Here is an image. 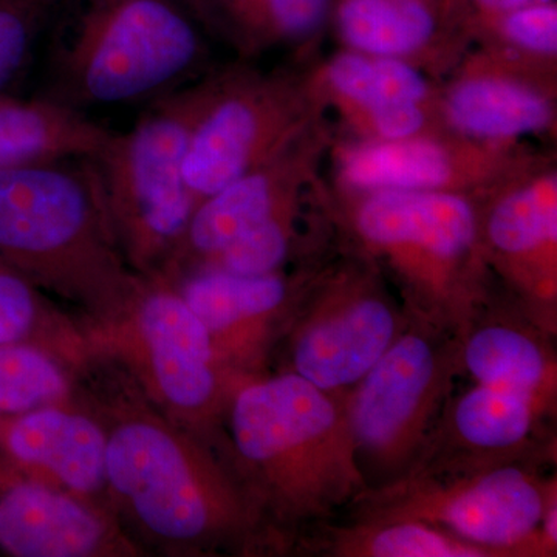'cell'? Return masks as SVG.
Segmentation results:
<instances>
[{"label": "cell", "instance_id": "cell-17", "mask_svg": "<svg viewBox=\"0 0 557 557\" xmlns=\"http://www.w3.org/2000/svg\"><path fill=\"white\" fill-rule=\"evenodd\" d=\"M448 115L479 138H515L548 126L553 110L537 91L502 78H471L450 91Z\"/></svg>", "mask_w": 557, "mask_h": 557}, {"label": "cell", "instance_id": "cell-24", "mask_svg": "<svg viewBox=\"0 0 557 557\" xmlns=\"http://www.w3.org/2000/svg\"><path fill=\"white\" fill-rule=\"evenodd\" d=\"M332 86L364 108L388 102H418L428 95V83L416 69L395 58L341 54L330 64Z\"/></svg>", "mask_w": 557, "mask_h": 557}, {"label": "cell", "instance_id": "cell-31", "mask_svg": "<svg viewBox=\"0 0 557 557\" xmlns=\"http://www.w3.org/2000/svg\"><path fill=\"white\" fill-rule=\"evenodd\" d=\"M369 112L373 126L388 141L412 138L424 124V113L418 102H388L370 108Z\"/></svg>", "mask_w": 557, "mask_h": 557}, {"label": "cell", "instance_id": "cell-27", "mask_svg": "<svg viewBox=\"0 0 557 557\" xmlns=\"http://www.w3.org/2000/svg\"><path fill=\"white\" fill-rule=\"evenodd\" d=\"M355 552L376 557H480L487 549L450 539L426 522L406 519L359 539Z\"/></svg>", "mask_w": 557, "mask_h": 557}, {"label": "cell", "instance_id": "cell-8", "mask_svg": "<svg viewBox=\"0 0 557 557\" xmlns=\"http://www.w3.org/2000/svg\"><path fill=\"white\" fill-rule=\"evenodd\" d=\"M399 336L397 313L375 292L339 289L300 324L293 372L322 391L357 386Z\"/></svg>", "mask_w": 557, "mask_h": 557}, {"label": "cell", "instance_id": "cell-7", "mask_svg": "<svg viewBox=\"0 0 557 557\" xmlns=\"http://www.w3.org/2000/svg\"><path fill=\"white\" fill-rule=\"evenodd\" d=\"M443 361L432 341L406 333L357 384L347 401L359 467L403 463L416 449L442 392Z\"/></svg>", "mask_w": 557, "mask_h": 557}, {"label": "cell", "instance_id": "cell-28", "mask_svg": "<svg viewBox=\"0 0 557 557\" xmlns=\"http://www.w3.org/2000/svg\"><path fill=\"white\" fill-rule=\"evenodd\" d=\"M49 9L36 0H0V98L11 97L27 72Z\"/></svg>", "mask_w": 557, "mask_h": 557}, {"label": "cell", "instance_id": "cell-15", "mask_svg": "<svg viewBox=\"0 0 557 557\" xmlns=\"http://www.w3.org/2000/svg\"><path fill=\"white\" fill-rule=\"evenodd\" d=\"M112 134L86 113L39 97L0 98V170L62 159H94Z\"/></svg>", "mask_w": 557, "mask_h": 557}, {"label": "cell", "instance_id": "cell-6", "mask_svg": "<svg viewBox=\"0 0 557 557\" xmlns=\"http://www.w3.org/2000/svg\"><path fill=\"white\" fill-rule=\"evenodd\" d=\"M292 94L256 76L215 78L183 164L196 205L285 150L292 137Z\"/></svg>", "mask_w": 557, "mask_h": 557}, {"label": "cell", "instance_id": "cell-22", "mask_svg": "<svg viewBox=\"0 0 557 557\" xmlns=\"http://www.w3.org/2000/svg\"><path fill=\"white\" fill-rule=\"evenodd\" d=\"M491 244L508 256H527L557 240V182L537 180L505 197L487 220Z\"/></svg>", "mask_w": 557, "mask_h": 557}, {"label": "cell", "instance_id": "cell-12", "mask_svg": "<svg viewBox=\"0 0 557 557\" xmlns=\"http://www.w3.org/2000/svg\"><path fill=\"white\" fill-rule=\"evenodd\" d=\"M139 330L160 391L180 409H199L215 391L214 341L180 293L156 289L139 304Z\"/></svg>", "mask_w": 557, "mask_h": 557}, {"label": "cell", "instance_id": "cell-19", "mask_svg": "<svg viewBox=\"0 0 557 557\" xmlns=\"http://www.w3.org/2000/svg\"><path fill=\"white\" fill-rule=\"evenodd\" d=\"M338 27L354 49L395 58L428 44L437 21L424 0H343Z\"/></svg>", "mask_w": 557, "mask_h": 557}, {"label": "cell", "instance_id": "cell-16", "mask_svg": "<svg viewBox=\"0 0 557 557\" xmlns=\"http://www.w3.org/2000/svg\"><path fill=\"white\" fill-rule=\"evenodd\" d=\"M200 24L240 50L310 38L324 25L332 0H186Z\"/></svg>", "mask_w": 557, "mask_h": 557}, {"label": "cell", "instance_id": "cell-30", "mask_svg": "<svg viewBox=\"0 0 557 557\" xmlns=\"http://www.w3.org/2000/svg\"><path fill=\"white\" fill-rule=\"evenodd\" d=\"M498 16H502V32L520 49L534 53L556 54V5L545 2L531 3Z\"/></svg>", "mask_w": 557, "mask_h": 557}, {"label": "cell", "instance_id": "cell-5", "mask_svg": "<svg viewBox=\"0 0 557 557\" xmlns=\"http://www.w3.org/2000/svg\"><path fill=\"white\" fill-rule=\"evenodd\" d=\"M106 479L156 536L189 542L207 536L226 515L214 490L170 432L131 421L108 438Z\"/></svg>", "mask_w": 557, "mask_h": 557}, {"label": "cell", "instance_id": "cell-25", "mask_svg": "<svg viewBox=\"0 0 557 557\" xmlns=\"http://www.w3.org/2000/svg\"><path fill=\"white\" fill-rule=\"evenodd\" d=\"M65 392L67 379L46 351L28 341L0 344V420L46 408Z\"/></svg>", "mask_w": 557, "mask_h": 557}, {"label": "cell", "instance_id": "cell-4", "mask_svg": "<svg viewBox=\"0 0 557 557\" xmlns=\"http://www.w3.org/2000/svg\"><path fill=\"white\" fill-rule=\"evenodd\" d=\"M214 84L201 81L157 98L91 159L120 247L139 269L172 258L196 208L183 164Z\"/></svg>", "mask_w": 557, "mask_h": 557}, {"label": "cell", "instance_id": "cell-33", "mask_svg": "<svg viewBox=\"0 0 557 557\" xmlns=\"http://www.w3.org/2000/svg\"><path fill=\"white\" fill-rule=\"evenodd\" d=\"M36 2L44 3V5L50 7L53 0H36Z\"/></svg>", "mask_w": 557, "mask_h": 557}, {"label": "cell", "instance_id": "cell-14", "mask_svg": "<svg viewBox=\"0 0 557 557\" xmlns=\"http://www.w3.org/2000/svg\"><path fill=\"white\" fill-rule=\"evenodd\" d=\"M293 177L295 171L282 150L258 170L199 201L171 259L190 256L207 265L234 240L288 207Z\"/></svg>", "mask_w": 557, "mask_h": 557}, {"label": "cell", "instance_id": "cell-3", "mask_svg": "<svg viewBox=\"0 0 557 557\" xmlns=\"http://www.w3.org/2000/svg\"><path fill=\"white\" fill-rule=\"evenodd\" d=\"M234 445L292 518H318L366 490L347 401L298 373L245 387L231 413Z\"/></svg>", "mask_w": 557, "mask_h": 557}, {"label": "cell", "instance_id": "cell-21", "mask_svg": "<svg viewBox=\"0 0 557 557\" xmlns=\"http://www.w3.org/2000/svg\"><path fill=\"white\" fill-rule=\"evenodd\" d=\"M465 366L480 386L536 398L547 379L544 350L522 330L486 325L472 333L463 351Z\"/></svg>", "mask_w": 557, "mask_h": 557}, {"label": "cell", "instance_id": "cell-2", "mask_svg": "<svg viewBox=\"0 0 557 557\" xmlns=\"http://www.w3.org/2000/svg\"><path fill=\"white\" fill-rule=\"evenodd\" d=\"M91 159L0 170V262L33 284L87 296L131 288Z\"/></svg>", "mask_w": 557, "mask_h": 557}, {"label": "cell", "instance_id": "cell-32", "mask_svg": "<svg viewBox=\"0 0 557 557\" xmlns=\"http://www.w3.org/2000/svg\"><path fill=\"white\" fill-rule=\"evenodd\" d=\"M480 9L491 14H504L544 0H475Z\"/></svg>", "mask_w": 557, "mask_h": 557}, {"label": "cell", "instance_id": "cell-10", "mask_svg": "<svg viewBox=\"0 0 557 557\" xmlns=\"http://www.w3.org/2000/svg\"><path fill=\"white\" fill-rule=\"evenodd\" d=\"M358 230L379 247L416 249L431 262H456L478 234L474 209L463 197L440 190H379L358 211Z\"/></svg>", "mask_w": 557, "mask_h": 557}, {"label": "cell", "instance_id": "cell-26", "mask_svg": "<svg viewBox=\"0 0 557 557\" xmlns=\"http://www.w3.org/2000/svg\"><path fill=\"white\" fill-rule=\"evenodd\" d=\"M289 205L248 231L201 269H218L240 276L276 273L289 251Z\"/></svg>", "mask_w": 557, "mask_h": 557}, {"label": "cell", "instance_id": "cell-1", "mask_svg": "<svg viewBox=\"0 0 557 557\" xmlns=\"http://www.w3.org/2000/svg\"><path fill=\"white\" fill-rule=\"evenodd\" d=\"M207 58L186 0H70L47 51L42 98L64 108H120L185 86Z\"/></svg>", "mask_w": 557, "mask_h": 557}, {"label": "cell", "instance_id": "cell-13", "mask_svg": "<svg viewBox=\"0 0 557 557\" xmlns=\"http://www.w3.org/2000/svg\"><path fill=\"white\" fill-rule=\"evenodd\" d=\"M0 448L11 461L46 469L78 493H95L108 483V437L81 413L46 406L0 420Z\"/></svg>", "mask_w": 557, "mask_h": 557}, {"label": "cell", "instance_id": "cell-23", "mask_svg": "<svg viewBox=\"0 0 557 557\" xmlns=\"http://www.w3.org/2000/svg\"><path fill=\"white\" fill-rule=\"evenodd\" d=\"M534 399L478 384L457 403L454 426L460 438L474 448H515L528 437L533 426Z\"/></svg>", "mask_w": 557, "mask_h": 557}, {"label": "cell", "instance_id": "cell-9", "mask_svg": "<svg viewBox=\"0 0 557 557\" xmlns=\"http://www.w3.org/2000/svg\"><path fill=\"white\" fill-rule=\"evenodd\" d=\"M405 519L440 522L475 547L512 548L544 523L547 505L536 480L515 467L491 469L442 496L423 497Z\"/></svg>", "mask_w": 557, "mask_h": 557}, {"label": "cell", "instance_id": "cell-20", "mask_svg": "<svg viewBox=\"0 0 557 557\" xmlns=\"http://www.w3.org/2000/svg\"><path fill=\"white\" fill-rule=\"evenodd\" d=\"M180 295L214 336L242 322L274 313L287 300L288 287L276 273L240 276L201 269L183 284Z\"/></svg>", "mask_w": 557, "mask_h": 557}, {"label": "cell", "instance_id": "cell-11", "mask_svg": "<svg viewBox=\"0 0 557 557\" xmlns=\"http://www.w3.org/2000/svg\"><path fill=\"white\" fill-rule=\"evenodd\" d=\"M101 519L75 498L0 475V549L16 557H84L102 547Z\"/></svg>", "mask_w": 557, "mask_h": 557}, {"label": "cell", "instance_id": "cell-18", "mask_svg": "<svg viewBox=\"0 0 557 557\" xmlns=\"http://www.w3.org/2000/svg\"><path fill=\"white\" fill-rule=\"evenodd\" d=\"M348 185L373 190H432L453 178V160L437 143L395 139L351 150L343 164Z\"/></svg>", "mask_w": 557, "mask_h": 557}, {"label": "cell", "instance_id": "cell-29", "mask_svg": "<svg viewBox=\"0 0 557 557\" xmlns=\"http://www.w3.org/2000/svg\"><path fill=\"white\" fill-rule=\"evenodd\" d=\"M35 284L0 262V344L28 341L39 321Z\"/></svg>", "mask_w": 557, "mask_h": 557}]
</instances>
